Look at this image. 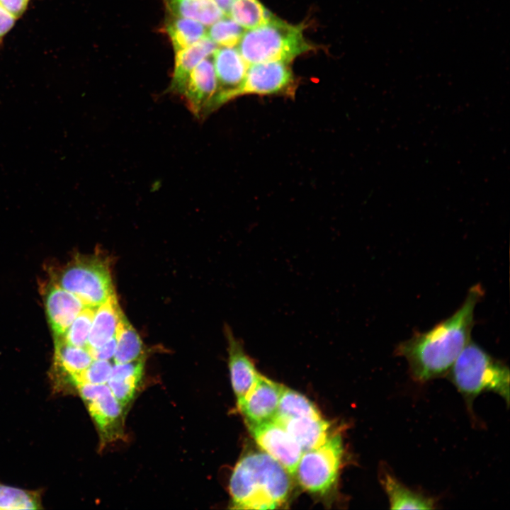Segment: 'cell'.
<instances>
[{
	"label": "cell",
	"instance_id": "6da1fadb",
	"mask_svg": "<svg viewBox=\"0 0 510 510\" xmlns=\"http://www.w3.org/2000/svg\"><path fill=\"white\" fill-rule=\"evenodd\" d=\"M484 294L480 284L474 285L453 314L426 332H415L396 346L395 355L406 359L415 381L426 382L448 373L471 340L475 309Z\"/></svg>",
	"mask_w": 510,
	"mask_h": 510
},
{
	"label": "cell",
	"instance_id": "7a4b0ae2",
	"mask_svg": "<svg viewBox=\"0 0 510 510\" xmlns=\"http://www.w3.org/2000/svg\"><path fill=\"white\" fill-rule=\"evenodd\" d=\"M290 490L288 472L264 451L243 455L229 482L232 509H275L286 502Z\"/></svg>",
	"mask_w": 510,
	"mask_h": 510
},
{
	"label": "cell",
	"instance_id": "3957f363",
	"mask_svg": "<svg viewBox=\"0 0 510 510\" xmlns=\"http://www.w3.org/2000/svg\"><path fill=\"white\" fill-rule=\"evenodd\" d=\"M509 369L478 344L470 341L458 356L448 375L468 407L481 393L492 392L509 404Z\"/></svg>",
	"mask_w": 510,
	"mask_h": 510
},
{
	"label": "cell",
	"instance_id": "277c9868",
	"mask_svg": "<svg viewBox=\"0 0 510 510\" xmlns=\"http://www.w3.org/2000/svg\"><path fill=\"white\" fill-rule=\"evenodd\" d=\"M302 24L293 25L273 17L260 26L245 30L237 50L250 65L267 62L289 63L314 48L306 40Z\"/></svg>",
	"mask_w": 510,
	"mask_h": 510
},
{
	"label": "cell",
	"instance_id": "5b68a950",
	"mask_svg": "<svg viewBox=\"0 0 510 510\" xmlns=\"http://www.w3.org/2000/svg\"><path fill=\"white\" fill-rule=\"evenodd\" d=\"M344 446L340 434H333L320 446L303 451L295 475L302 488L323 494L336 482L341 465Z\"/></svg>",
	"mask_w": 510,
	"mask_h": 510
},
{
	"label": "cell",
	"instance_id": "8992f818",
	"mask_svg": "<svg viewBox=\"0 0 510 510\" xmlns=\"http://www.w3.org/2000/svg\"><path fill=\"white\" fill-rule=\"evenodd\" d=\"M57 284L75 295L85 307L93 308L114 293L108 266L96 259L69 264L60 272Z\"/></svg>",
	"mask_w": 510,
	"mask_h": 510
},
{
	"label": "cell",
	"instance_id": "52a82bcc",
	"mask_svg": "<svg viewBox=\"0 0 510 510\" xmlns=\"http://www.w3.org/2000/svg\"><path fill=\"white\" fill-rule=\"evenodd\" d=\"M295 79L288 67L283 62H267L249 65L242 83L227 94L224 104L245 95H283L293 96Z\"/></svg>",
	"mask_w": 510,
	"mask_h": 510
},
{
	"label": "cell",
	"instance_id": "ba28073f",
	"mask_svg": "<svg viewBox=\"0 0 510 510\" xmlns=\"http://www.w3.org/2000/svg\"><path fill=\"white\" fill-rule=\"evenodd\" d=\"M247 426L263 451L278 461L289 474L295 475L303 450L287 430L273 419Z\"/></svg>",
	"mask_w": 510,
	"mask_h": 510
},
{
	"label": "cell",
	"instance_id": "9c48e42d",
	"mask_svg": "<svg viewBox=\"0 0 510 510\" xmlns=\"http://www.w3.org/2000/svg\"><path fill=\"white\" fill-rule=\"evenodd\" d=\"M284 385L259 374L243 400L237 404L246 425L273 420Z\"/></svg>",
	"mask_w": 510,
	"mask_h": 510
},
{
	"label": "cell",
	"instance_id": "30bf717a",
	"mask_svg": "<svg viewBox=\"0 0 510 510\" xmlns=\"http://www.w3.org/2000/svg\"><path fill=\"white\" fill-rule=\"evenodd\" d=\"M99 436L101 448L125 436V410L108 385L96 397L84 402Z\"/></svg>",
	"mask_w": 510,
	"mask_h": 510
},
{
	"label": "cell",
	"instance_id": "8fae6325",
	"mask_svg": "<svg viewBox=\"0 0 510 510\" xmlns=\"http://www.w3.org/2000/svg\"><path fill=\"white\" fill-rule=\"evenodd\" d=\"M216 91L217 79L212 55L193 69L182 96L191 112L200 119L211 113V103Z\"/></svg>",
	"mask_w": 510,
	"mask_h": 510
},
{
	"label": "cell",
	"instance_id": "7c38bea8",
	"mask_svg": "<svg viewBox=\"0 0 510 510\" xmlns=\"http://www.w3.org/2000/svg\"><path fill=\"white\" fill-rule=\"evenodd\" d=\"M212 60L217 91L211 103V113L224 105L225 96L242 83L249 67L237 48L234 47H217Z\"/></svg>",
	"mask_w": 510,
	"mask_h": 510
},
{
	"label": "cell",
	"instance_id": "4fadbf2b",
	"mask_svg": "<svg viewBox=\"0 0 510 510\" xmlns=\"http://www.w3.org/2000/svg\"><path fill=\"white\" fill-rule=\"evenodd\" d=\"M228 343V366L234 393L239 404L260 374L251 358L244 351V346L233 334L230 328H225Z\"/></svg>",
	"mask_w": 510,
	"mask_h": 510
},
{
	"label": "cell",
	"instance_id": "5bb4252c",
	"mask_svg": "<svg viewBox=\"0 0 510 510\" xmlns=\"http://www.w3.org/2000/svg\"><path fill=\"white\" fill-rule=\"evenodd\" d=\"M85 307L75 295L54 284L48 289L45 298L46 313L51 329L57 337H62Z\"/></svg>",
	"mask_w": 510,
	"mask_h": 510
},
{
	"label": "cell",
	"instance_id": "9a60e30c",
	"mask_svg": "<svg viewBox=\"0 0 510 510\" xmlns=\"http://www.w3.org/2000/svg\"><path fill=\"white\" fill-rule=\"evenodd\" d=\"M93 360L87 348L69 344L62 337L55 338L53 369L57 386L71 385L72 379L84 371Z\"/></svg>",
	"mask_w": 510,
	"mask_h": 510
},
{
	"label": "cell",
	"instance_id": "2e32d148",
	"mask_svg": "<svg viewBox=\"0 0 510 510\" xmlns=\"http://www.w3.org/2000/svg\"><path fill=\"white\" fill-rule=\"evenodd\" d=\"M218 47L208 37L175 52L174 68L169 91L181 95L193 69L203 60L213 55Z\"/></svg>",
	"mask_w": 510,
	"mask_h": 510
},
{
	"label": "cell",
	"instance_id": "e0dca14e",
	"mask_svg": "<svg viewBox=\"0 0 510 510\" xmlns=\"http://www.w3.org/2000/svg\"><path fill=\"white\" fill-rule=\"evenodd\" d=\"M298 442L303 451L317 448L333 434L330 424L322 417L275 418Z\"/></svg>",
	"mask_w": 510,
	"mask_h": 510
},
{
	"label": "cell",
	"instance_id": "ac0fdd59",
	"mask_svg": "<svg viewBox=\"0 0 510 510\" xmlns=\"http://www.w3.org/2000/svg\"><path fill=\"white\" fill-rule=\"evenodd\" d=\"M142 356L135 361L114 363L107 382L112 394L125 410L132 401L144 371Z\"/></svg>",
	"mask_w": 510,
	"mask_h": 510
},
{
	"label": "cell",
	"instance_id": "d6986e66",
	"mask_svg": "<svg viewBox=\"0 0 510 510\" xmlns=\"http://www.w3.org/2000/svg\"><path fill=\"white\" fill-rule=\"evenodd\" d=\"M380 482L387 496L390 508L392 509L436 508L434 498L409 489L385 468L380 471Z\"/></svg>",
	"mask_w": 510,
	"mask_h": 510
},
{
	"label": "cell",
	"instance_id": "ffe728a7",
	"mask_svg": "<svg viewBox=\"0 0 510 510\" xmlns=\"http://www.w3.org/2000/svg\"><path fill=\"white\" fill-rule=\"evenodd\" d=\"M121 313L115 293L96 308L87 348H98L115 336Z\"/></svg>",
	"mask_w": 510,
	"mask_h": 510
},
{
	"label": "cell",
	"instance_id": "44dd1931",
	"mask_svg": "<svg viewBox=\"0 0 510 510\" xmlns=\"http://www.w3.org/2000/svg\"><path fill=\"white\" fill-rule=\"evenodd\" d=\"M167 14L188 18L206 27L225 14L215 0H164Z\"/></svg>",
	"mask_w": 510,
	"mask_h": 510
},
{
	"label": "cell",
	"instance_id": "7402d4cb",
	"mask_svg": "<svg viewBox=\"0 0 510 510\" xmlns=\"http://www.w3.org/2000/svg\"><path fill=\"white\" fill-rule=\"evenodd\" d=\"M164 28L175 52L207 36L206 26L199 21L169 14L166 16Z\"/></svg>",
	"mask_w": 510,
	"mask_h": 510
},
{
	"label": "cell",
	"instance_id": "603a6c76",
	"mask_svg": "<svg viewBox=\"0 0 510 510\" xmlns=\"http://www.w3.org/2000/svg\"><path fill=\"white\" fill-rule=\"evenodd\" d=\"M115 336L114 363H128L142 357L143 347L141 339L123 312L120 315Z\"/></svg>",
	"mask_w": 510,
	"mask_h": 510
},
{
	"label": "cell",
	"instance_id": "cb8c5ba5",
	"mask_svg": "<svg viewBox=\"0 0 510 510\" xmlns=\"http://www.w3.org/2000/svg\"><path fill=\"white\" fill-rule=\"evenodd\" d=\"M227 16L246 30L264 25L273 17L259 0H234Z\"/></svg>",
	"mask_w": 510,
	"mask_h": 510
},
{
	"label": "cell",
	"instance_id": "d4e9b609",
	"mask_svg": "<svg viewBox=\"0 0 510 510\" xmlns=\"http://www.w3.org/2000/svg\"><path fill=\"white\" fill-rule=\"evenodd\" d=\"M301 416L322 417L317 407L305 396L284 387L275 418Z\"/></svg>",
	"mask_w": 510,
	"mask_h": 510
},
{
	"label": "cell",
	"instance_id": "484cf974",
	"mask_svg": "<svg viewBox=\"0 0 510 510\" xmlns=\"http://www.w3.org/2000/svg\"><path fill=\"white\" fill-rule=\"evenodd\" d=\"M39 491H30L0 483V509H42Z\"/></svg>",
	"mask_w": 510,
	"mask_h": 510
},
{
	"label": "cell",
	"instance_id": "4316f807",
	"mask_svg": "<svg viewBox=\"0 0 510 510\" xmlns=\"http://www.w3.org/2000/svg\"><path fill=\"white\" fill-rule=\"evenodd\" d=\"M244 28L229 16L213 23L207 28V36L217 46L233 47L239 42Z\"/></svg>",
	"mask_w": 510,
	"mask_h": 510
},
{
	"label": "cell",
	"instance_id": "83f0119b",
	"mask_svg": "<svg viewBox=\"0 0 510 510\" xmlns=\"http://www.w3.org/2000/svg\"><path fill=\"white\" fill-rule=\"evenodd\" d=\"M96 308L85 307L70 324L63 340L71 345L87 348L88 338Z\"/></svg>",
	"mask_w": 510,
	"mask_h": 510
},
{
	"label": "cell",
	"instance_id": "f1b7e54d",
	"mask_svg": "<svg viewBox=\"0 0 510 510\" xmlns=\"http://www.w3.org/2000/svg\"><path fill=\"white\" fill-rule=\"evenodd\" d=\"M112 366L107 360L94 359L84 371L72 379L71 385L76 388L82 383L107 384Z\"/></svg>",
	"mask_w": 510,
	"mask_h": 510
},
{
	"label": "cell",
	"instance_id": "f546056e",
	"mask_svg": "<svg viewBox=\"0 0 510 510\" xmlns=\"http://www.w3.org/2000/svg\"><path fill=\"white\" fill-rule=\"evenodd\" d=\"M116 348L115 336L103 344L101 346L95 348H88L94 359L109 361L114 356Z\"/></svg>",
	"mask_w": 510,
	"mask_h": 510
},
{
	"label": "cell",
	"instance_id": "4dcf8cb0",
	"mask_svg": "<svg viewBox=\"0 0 510 510\" xmlns=\"http://www.w3.org/2000/svg\"><path fill=\"white\" fill-rule=\"evenodd\" d=\"M28 0H0V4L16 18L25 11Z\"/></svg>",
	"mask_w": 510,
	"mask_h": 510
},
{
	"label": "cell",
	"instance_id": "1f68e13d",
	"mask_svg": "<svg viewBox=\"0 0 510 510\" xmlns=\"http://www.w3.org/2000/svg\"><path fill=\"white\" fill-rule=\"evenodd\" d=\"M16 18L0 4V37L3 36L11 28Z\"/></svg>",
	"mask_w": 510,
	"mask_h": 510
},
{
	"label": "cell",
	"instance_id": "d6a6232c",
	"mask_svg": "<svg viewBox=\"0 0 510 510\" xmlns=\"http://www.w3.org/2000/svg\"><path fill=\"white\" fill-rule=\"evenodd\" d=\"M234 0H215L225 15H228L229 10Z\"/></svg>",
	"mask_w": 510,
	"mask_h": 510
}]
</instances>
